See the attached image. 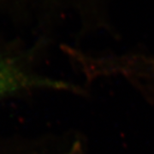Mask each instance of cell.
I'll return each mask as SVG.
<instances>
[{"label":"cell","mask_w":154,"mask_h":154,"mask_svg":"<svg viewBox=\"0 0 154 154\" xmlns=\"http://www.w3.org/2000/svg\"><path fill=\"white\" fill-rule=\"evenodd\" d=\"M52 88L69 89L66 83L33 75L8 61L0 59V97L24 89Z\"/></svg>","instance_id":"obj_1"},{"label":"cell","mask_w":154,"mask_h":154,"mask_svg":"<svg viewBox=\"0 0 154 154\" xmlns=\"http://www.w3.org/2000/svg\"><path fill=\"white\" fill-rule=\"evenodd\" d=\"M64 4H69V5L75 8V11L81 13L88 14L93 11L99 10L104 6L109 0H63Z\"/></svg>","instance_id":"obj_2"}]
</instances>
